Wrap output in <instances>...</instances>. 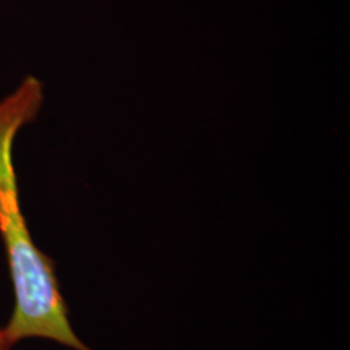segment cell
<instances>
[{"label":"cell","mask_w":350,"mask_h":350,"mask_svg":"<svg viewBox=\"0 0 350 350\" xmlns=\"http://www.w3.org/2000/svg\"><path fill=\"white\" fill-rule=\"evenodd\" d=\"M0 350H13V345L7 342L5 336H3V326L0 325Z\"/></svg>","instance_id":"1"}]
</instances>
